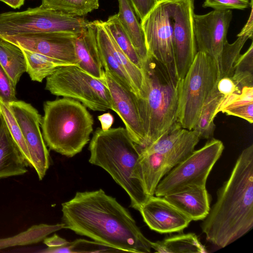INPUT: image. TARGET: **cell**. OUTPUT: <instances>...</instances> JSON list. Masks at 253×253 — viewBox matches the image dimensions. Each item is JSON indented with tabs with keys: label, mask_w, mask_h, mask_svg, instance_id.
<instances>
[{
	"label": "cell",
	"mask_w": 253,
	"mask_h": 253,
	"mask_svg": "<svg viewBox=\"0 0 253 253\" xmlns=\"http://www.w3.org/2000/svg\"><path fill=\"white\" fill-rule=\"evenodd\" d=\"M68 241L54 234L53 236L43 239V243L48 247H59L66 244Z\"/></svg>",
	"instance_id": "38"
},
{
	"label": "cell",
	"mask_w": 253,
	"mask_h": 253,
	"mask_svg": "<svg viewBox=\"0 0 253 253\" xmlns=\"http://www.w3.org/2000/svg\"><path fill=\"white\" fill-rule=\"evenodd\" d=\"M171 0H158L140 20L149 57L154 59L171 79L177 78L173 49Z\"/></svg>",
	"instance_id": "10"
},
{
	"label": "cell",
	"mask_w": 253,
	"mask_h": 253,
	"mask_svg": "<svg viewBox=\"0 0 253 253\" xmlns=\"http://www.w3.org/2000/svg\"><path fill=\"white\" fill-rule=\"evenodd\" d=\"M217 76L214 60L205 53L198 51L184 77L180 80L177 122L182 127L193 129Z\"/></svg>",
	"instance_id": "6"
},
{
	"label": "cell",
	"mask_w": 253,
	"mask_h": 253,
	"mask_svg": "<svg viewBox=\"0 0 253 253\" xmlns=\"http://www.w3.org/2000/svg\"><path fill=\"white\" fill-rule=\"evenodd\" d=\"M44 8L74 16H84L99 6L98 0H41Z\"/></svg>",
	"instance_id": "29"
},
{
	"label": "cell",
	"mask_w": 253,
	"mask_h": 253,
	"mask_svg": "<svg viewBox=\"0 0 253 253\" xmlns=\"http://www.w3.org/2000/svg\"><path fill=\"white\" fill-rule=\"evenodd\" d=\"M0 64L15 85L26 72V63L22 49L2 39H0Z\"/></svg>",
	"instance_id": "24"
},
{
	"label": "cell",
	"mask_w": 253,
	"mask_h": 253,
	"mask_svg": "<svg viewBox=\"0 0 253 253\" xmlns=\"http://www.w3.org/2000/svg\"><path fill=\"white\" fill-rule=\"evenodd\" d=\"M20 48L25 56L26 72L33 81L41 83L59 67L69 65L45 55Z\"/></svg>",
	"instance_id": "26"
},
{
	"label": "cell",
	"mask_w": 253,
	"mask_h": 253,
	"mask_svg": "<svg viewBox=\"0 0 253 253\" xmlns=\"http://www.w3.org/2000/svg\"><path fill=\"white\" fill-rule=\"evenodd\" d=\"M78 66L91 76L101 80L103 69L97 46L95 28L91 22L87 28L75 39Z\"/></svg>",
	"instance_id": "18"
},
{
	"label": "cell",
	"mask_w": 253,
	"mask_h": 253,
	"mask_svg": "<svg viewBox=\"0 0 253 253\" xmlns=\"http://www.w3.org/2000/svg\"><path fill=\"white\" fill-rule=\"evenodd\" d=\"M251 12L249 19L243 27L241 32L238 34L239 35L243 34H248L253 35V4L251 5Z\"/></svg>",
	"instance_id": "40"
},
{
	"label": "cell",
	"mask_w": 253,
	"mask_h": 253,
	"mask_svg": "<svg viewBox=\"0 0 253 253\" xmlns=\"http://www.w3.org/2000/svg\"><path fill=\"white\" fill-rule=\"evenodd\" d=\"M253 4V0H205L202 6L217 10H244Z\"/></svg>",
	"instance_id": "33"
},
{
	"label": "cell",
	"mask_w": 253,
	"mask_h": 253,
	"mask_svg": "<svg viewBox=\"0 0 253 253\" xmlns=\"http://www.w3.org/2000/svg\"><path fill=\"white\" fill-rule=\"evenodd\" d=\"M109 89L113 109L124 123L133 141L141 149L147 145L146 138L139 115L136 96L112 73L104 72L101 79Z\"/></svg>",
	"instance_id": "14"
},
{
	"label": "cell",
	"mask_w": 253,
	"mask_h": 253,
	"mask_svg": "<svg viewBox=\"0 0 253 253\" xmlns=\"http://www.w3.org/2000/svg\"><path fill=\"white\" fill-rule=\"evenodd\" d=\"M43 110L42 135L49 149L67 157L81 152L89 141L94 123L86 107L63 97L45 101Z\"/></svg>",
	"instance_id": "5"
},
{
	"label": "cell",
	"mask_w": 253,
	"mask_h": 253,
	"mask_svg": "<svg viewBox=\"0 0 253 253\" xmlns=\"http://www.w3.org/2000/svg\"><path fill=\"white\" fill-rule=\"evenodd\" d=\"M101 126V128L104 130L109 129L114 123V117L110 113H105L97 117Z\"/></svg>",
	"instance_id": "39"
},
{
	"label": "cell",
	"mask_w": 253,
	"mask_h": 253,
	"mask_svg": "<svg viewBox=\"0 0 253 253\" xmlns=\"http://www.w3.org/2000/svg\"><path fill=\"white\" fill-rule=\"evenodd\" d=\"M90 22L41 5L21 11L0 13V37L38 33H66L76 35L85 30Z\"/></svg>",
	"instance_id": "7"
},
{
	"label": "cell",
	"mask_w": 253,
	"mask_h": 253,
	"mask_svg": "<svg viewBox=\"0 0 253 253\" xmlns=\"http://www.w3.org/2000/svg\"><path fill=\"white\" fill-rule=\"evenodd\" d=\"M16 86L0 64V100L8 104L17 100Z\"/></svg>",
	"instance_id": "34"
},
{
	"label": "cell",
	"mask_w": 253,
	"mask_h": 253,
	"mask_svg": "<svg viewBox=\"0 0 253 253\" xmlns=\"http://www.w3.org/2000/svg\"><path fill=\"white\" fill-rule=\"evenodd\" d=\"M9 105L21 129L32 167L41 180L50 165L49 152L40 129L42 116L31 104L23 101L17 100Z\"/></svg>",
	"instance_id": "12"
},
{
	"label": "cell",
	"mask_w": 253,
	"mask_h": 253,
	"mask_svg": "<svg viewBox=\"0 0 253 253\" xmlns=\"http://www.w3.org/2000/svg\"><path fill=\"white\" fill-rule=\"evenodd\" d=\"M66 229L119 252L149 253L151 241L137 226L129 211L101 189L78 192L62 204Z\"/></svg>",
	"instance_id": "1"
},
{
	"label": "cell",
	"mask_w": 253,
	"mask_h": 253,
	"mask_svg": "<svg viewBox=\"0 0 253 253\" xmlns=\"http://www.w3.org/2000/svg\"><path fill=\"white\" fill-rule=\"evenodd\" d=\"M0 114L28 166L32 167L30 155L20 126L9 104L0 100Z\"/></svg>",
	"instance_id": "30"
},
{
	"label": "cell",
	"mask_w": 253,
	"mask_h": 253,
	"mask_svg": "<svg viewBox=\"0 0 253 253\" xmlns=\"http://www.w3.org/2000/svg\"><path fill=\"white\" fill-rule=\"evenodd\" d=\"M141 179L145 193L155 195L162 179L177 163L169 156L159 153L141 152L139 159Z\"/></svg>",
	"instance_id": "19"
},
{
	"label": "cell",
	"mask_w": 253,
	"mask_h": 253,
	"mask_svg": "<svg viewBox=\"0 0 253 253\" xmlns=\"http://www.w3.org/2000/svg\"><path fill=\"white\" fill-rule=\"evenodd\" d=\"M118 252V250L103 244L84 239L69 242L59 247H48L42 251L44 253H107Z\"/></svg>",
	"instance_id": "32"
},
{
	"label": "cell",
	"mask_w": 253,
	"mask_h": 253,
	"mask_svg": "<svg viewBox=\"0 0 253 253\" xmlns=\"http://www.w3.org/2000/svg\"><path fill=\"white\" fill-rule=\"evenodd\" d=\"M222 113L242 118L250 124L253 122V103L223 110Z\"/></svg>",
	"instance_id": "35"
},
{
	"label": "cell",
	"mask_w": 253,
	"mask_h": 253,
	"mask_svg": "<svg viewBox=\"0 0 253 253\" xmlns=\"http://www.w3.org/2000/svg\"><path fill=\"white\" fill-rule=\"evenodd\" d=\"M137 17L141 20L158 0H129Z\"/></svg>",
	"instance_id": "37"
},
{
	"label": "cell",
	"mask_w": 253,
	"mask_h": 253,
	"mask_svg": "<svg viewBox=\"0 0 253 253\" xmlns=\"http://www.w3.org/2000/svg\"><path fill=\"white\" fill-rule=\"evenodd\" d=\"M151 248L160 253H206L208 251L193 233L175 235L155 242Z\"/></svg>",
	"instance_id": "23"
},
{
	"label": "cell",
	"mask_w": 253,
	"mask_h": 253,
	"mask_svg": "<svg viewBox=\"0 0 253 253\" xmlns=\"http://www.w3.org/2000/svg\"><path fill=\"white\" fill-rule=\"evenodd\" d=\"M253 35L248 34H238L237 39L232 43L226 42L222 52L216 61L217 80L222 78H232L234 65L241 55V51L249 39H253Z\"/></svg>",
	"instance_id": "27"
},
{
	"label": "cell",
	"mask_w": 253,
	"mask_h": 253,
	"mask_svg": "<svg viewBox=\"0 0 253 253\" xmlns=\"http://www.w3.org/2000/svg\"><path fill=\"white\" fill-rule=\"evenodd\" d=\"M119 20L129 37L143 65L149 58L144 33L129 0H118Z\"/></svg>",
	"instance_id": "22"
},
{
	"label": "cell",
	"mask_w": 253,
	"mask_h": 253,
	"mask_svg": "<svg viewBox=\"0 0 253 253\" xmlns=\"http://www.w3.org/2000/svg\"><path fill=\"white\" fill-rule=\"evenodd\" d=\"M143 71L145 79V89L142 97L136 98V102L147 147L178 123L180 80L170 78L164 69L150 57L144 64Z\"/></svg>",
	"instance_id": "4"
},
{
	"label": "cell",
	"mask_w": 253,
	"mask_h": 253,
	"mask_svg": "<svg viewBox=\"0 0 253 253\" xmlns=\"http://www.w3.org/2000/svg\"><path fill=\"white\" fill-rule=\"evenodd\" d=\"M163 197L192 221L204 220L210 210L211 197L206 186H189Z\"/></svg>",
	"instance_id": "17"
},
{
	"label": "cell",
	"mask_w": 253,
	"mask_h": 253,
	"mask_svg": "<svg viewBox=\"0 0 253 253\" xmlns=\"http://www.w3.org/2000/svg\"><path fill=\"white\" fill-rule=\"evenodd\" d=\"M78 35L66 33H38L0 37L17 46L68 65H78L75 39Z\"/></svg>",
	"instance_id": "13"
},
{
	"label": "cell",
	"mask_w": 253,
	"mask_h": 253,
	"mask_svg": "<svg viewBox=\"0 0 253 253\" xmlns=\"http://www.w3.org/2000/svg\"><path fill=\"white\" fill-rule=\"evenodd\" d=\"M141 148L123 127L98 128L90 142L89 162L106 170L126 192L130 207L138 211L149 196L145 192L139 159Z\"/></svg>",
	"instance_id": "3"
},
{
	"label": "cell",
	"mask_w": 253,
	"mask_h": 253,
	"mask_svg": "<svg viewBox=\"0 0 253 253\" xmlns=\"http://www.w3.org/2000/svg\"><path fill=\"white\" fill-rule=\"evenodd\" d=\"M13 9L19 8L24 3L25 0H0Z\"/></svg>",
	"instance_id": "41"
},
{
	"label": "cell",
	"mask_w": 253,
	"mask_h": 253,
	"mask_svg": "<svg viewBox=\"0 0 253 253\" xmlns=\"http://www.w3.org/2000/svg\"><path fill=\"white\" fill-rule=\"evenodd\" d=\"M104 25L118 46L137 67L143 70V63L133 44L123 27L117 14L104 21Z\"/></svg>",
	"instance_id": "28"
},
{
	"label": "cell",
	"mask_w": 253,
	"mask_h": 253,
	"mask_svg": "<svg viewBox=\"0 0 253 253\" xmlns=\"http://www.w3.org/2000/svg\"><path fill=\"white\" fill-rule=\"evenodd\" d=\"M27 164L0 114V179L23 175Z\"/></svg>",
	"instance_id": "20"
},
{
	"label": "cell",
	"mask_w": 253,
	"mask_h": 253,
	"mask_svg": "<svg viewBox=\"0 0 253 253\" xmlns=\"http://www.w3.org/2000/svg\"><path fill=\"white\" fill-rule=\"evenodd\" d=\"M233 17L231 10H213L194 16V30L197 51L205 53L218 60L227 40V34Z\"/></svg>",
	"instance_id": "15"
},
{
	"label": "cell",
	"mask_w": 253,
	"mask_h": 253,
	"mask_svg": "<svg viewBox=\"0 0 253 253\" xmlns=\"http://www.w3.org/2000/svg\"><path fill=\"white\" fill-rule=\"evenodd\" d=\"M253 227V145L237 158L228 179L217 192L201 228L206 239L223 248Z\"/></svg>",
	"instance_id": "2"
},
{
	"label": "cell",
	"mask_w": 253,
	"mask_h": 253,
	"mask_svg": "<svg viewBox=\"0 0 253 253\" xmlns=\"http://www.w3.org/2000/svg\"><path fill=\"white\" fill-rule=\"evenodd\" d=\"M45 89L53 95L76 100L93 111L113 109L106 85L77 65L57 68L46 78Z\"/></svg>",
	"instance_id": "8"
},
{
	"label": "cell",
	"mask_w": 253,
	"mask_h": 253,
	"mask_svg": "<svg viewBox=\"0 0 253 253\" xmlns=\"http://www.w3.org/2000/svg\"></svg>",
	"instance_id": "42"
},
{
	"label": "cell",
	"mask_w": 253,
	"mask_h": 253,
	"mask_svg": "<svg viewBox=\"0 0 253 253\" xmlns=\"http://www.w3.org/2000/svg\"><path fill=\"white\" fill-rule=\"evenodd\" d=\"M173 49L177 78L182 80L197 49L194 30V0H171Z\"/></svg>",
	"instance_id": "11"
},
{
	"label": "cell",
	"mask_w": 253,
	"mask_h": 253,
	"mask_svg": "<svg viewBox=\"0 0 253 253\" xmlns=\"http://www.w3.org/2000/svg\"><path fill=\"white\" fill-rule=\"evenodd\" d=\"M222 97L218 92L215 83L202 107L198 120L193 128L200 139L212 138L215 128L214 123L216 115L215 111Z\"/></svg>",
	"instance_id": "25"
},
{
	"label": "cell",
	"mask_w": 253,
	"mask_h": 253,
	"mask_svg": "<svg viewBox=\"0 0 253 253\" xmlns=\"http://www.w3.org/2000/svg\"><path fill=\"white\" fill-rule=\"evenodd\" d=\"M138 211L147 226L161 234L181 232L192 221L163 197L149 196Z\"/></svg>",
	"instance_id": "16"
},
{
	"label": "cell",
	"mask_w": 253,
	"mask_h": 253,
	"mask_svg": "<svg viewBox=\"0 0 253 253\" xmlns=\"http://www.w3.org/2000/svg\"><path fill=\"white\" fill-rule=\"evenodd\" d=\"M91 22L95 28L97 46L104 70L112 73L136 96L134 88L128 75L114 55L111 37L104 21L95 20Z\"/></svg>",
	"instance_id": "21"
},
{
	"label": "cell",
	"mask_w": 253,
	"mask_h": 253,
	"mask_svg": "<svg viewBox=\"0 0 253 253\" xmlns=\"http://www.w3.org/2000/svg\"><path fill=\"white\" fill-rule=\"evenodd\" d=\"M224 149L222 142L211 138L194 150L160 181L155 195L159 197L192 186H206L208 177Z\"/></svg>",
	"instance_id": "9"
},
{
	"label": "cell",
	"mask_w": 253,
	"mask_h": 253,
	"mask_svg": "<svg viewBox=\"0 0 253 253\" xmlns=\"http://www.w3.org/2000/svg\"><path fill=\"white\" fill-rule=\"evenodd\" d=\"M215 84L218 92L223 98L234 93H240L241 91L231 78L224 77L217 80Z\"/></svg>",
	"instance_id": "36"
},
{
	"label": "cell",
	"mask_w": 253,
	"mask_h": 253,
	"mask_svg": "<svg viewBox=\"0 0 253 253\" xmlns=\"http://www.w3.org/2000/svg\"><path fill=\"white\" fill-rule=\"evenodd\" d=\"M241 90L244 86H253V43L241 54L234 65L231 78Z\"/></svg>",
	"instance_id": "31"
}]
</instances>
